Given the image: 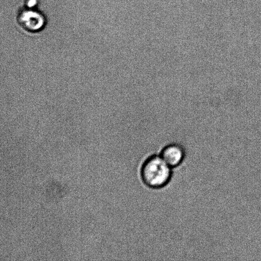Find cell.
Returning <instances> with one entry per match:
<instances>
[{"label":"cell","mask_w":261,"mask_h":261,"mask_svg":"<svg viewBox=\"0 0 261 261\" xmlns=\"http://www.w3.org/2000/svg\"><path fill=\"white\" fill-rule=\"evenodd\" d=\"M173 170L161 157L160 153H153L147 156L141 165L140 179L147 188L160 190L171 182Z\"/></svg>","instance_id":"6da1fadb"},{"label":"cell","mask_w":261,"mask_h":261,"mask_svg":"<svg viewBox=\"0 0 261 261\" xmlns=\"http://www.w3.org/2000/svg\"><path fill=\"white\" fill-rule=\"evenodd\" d=\"M17 19L20 27L32 33L40 32L46 25L45 17L37 8L24 6L18 12Z\"/></svg>","instance_id":"7a4b0ae2"},{"label":"cell","mask_w":261,"mask_h":261,"mask_svg":"<svg viewBox=\"0 0 261 261\" xmlns=\"http://www.w3.org/2000/svg\"><path fill=\"white\" fill-rule=\"evenodd\" d=\"M161 157L173 169L182 165L186 157V151L180 143L172 142L163 146L160 153Z\"/></svg>","instance_id":"3957f363"},{"label":"cell","mask_w":261,"mask_h":261,"mask_svg":"<svg viewBox=\"0 0 261 261\" xmlns=\"http://www.w3.org/2000/svg\"><path fill=\"white\" fill-rule=\"evenodd\" d=\"M38 0H25V7L28 8H37Z\"/></svg>","instance_id":"277c9868"}]
</instances>
